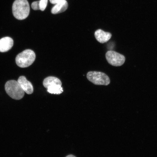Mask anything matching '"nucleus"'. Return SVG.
<instances>
[{"instance_id": "4468645a", "label": "nucleus", "mask_w": 157, "mask_h": 157, "mask_svg": "<svg viewBox=\"0 0 157 157\" xmlns=\"http://www.w3.org/2000/svg\"><path fill=\"white\" fill-rule=\"evenodd\" d=\"M60 1H61V0H50V3L52 4H56V3H58Z\"/></svg>"}, {"instance_id": "39448f33", "label": "nucleus", "mask_w": 157, "mask_h": 157, "mask_svg": "<svg viewBox=\"0 0 157 157\" xmlns=\"http://www.w3.org/2000/svg\"><path fill=\"white\" fill-rule=\"evenodd\" d=\"M105 57L110 64L116 67L123 65L125 60V57L123 55L112 50L108 51Z\"/></svg>"}, {"instance_id": "9b49d317", "label": "nucleus", "mask_w": 157, "mask_h": 157, "mask_svg": "<svg viewBox=\"0 0 157 157\" xmlns=\"http://www.w3.org/2000/svg\"><path fill=\"white\" fill-rule=\"evenodd\" d=\"M47 91L48 93L51 94L59 95L63 92V90L62 87V86L58 85V84H55V85L49 86L47 88Z\"/></svg>"}, {"instance_id": "f8f14e48", "label": "nucleus", "mask_w": 157, "mask_h": 157, "mask_svg": "<svg viewBox=\"0 0 157 157\" xmlns=\"http://www.w3.org/2000/svg\"><path fill=\"white\" fill-rule=\"evenodd\" d=\"M48 0H40L39 1V9L42 11H44L48 5Z\"/></svg>"}, {"instance_id": "f257e3e1", "label": "nucleus", "mask_w": 157, "mask_h": 157, "mask_svg": "<svg viewBox=\"0 0 157 157\" xmlns=\"http://www.w3.org/2000/svg\"><path fill=\"white\" fill-rule=\"evenodd\" d=\"M13 13L15 18L22 20L28 17L30 8L27 0H15L12 7Z\"/></svg>"}, {"instance_id": "423d86ee", "label": "nucleus", "mask_w": 157, "mask_h": 157, "mask_svg": "<svg viewBox=\"0 0 157 157\" xmlns=\"http://www.w3.org/2000/svg\"><path fill=\"white\" fill-rule=\"evenodd\" d=\"M17 82L25 93L29 95L33 93L34 92V88L32 84L27 79L25 76H21L19 77L17 80Z\"/></svg>"}, {"instance_id": "9d476101", "label": "nucleus", "mask_w": 157, "mask_h": 157, "mask_svg": "<svg viewBox=\"0 0 157 157\" xmlns=\"http://www.w3.org/2000/svg\"><path fill=\"white\" fill-rule=\"evenodd\" d=\"M55 84L62 86V83L59 79L54 76H49L45 78L43 82V85L47 89L49 86Z\"/></svg>"}, {"instance_id": "2eb2a0df", "label": "nucleus", "mask_w": 157, "mask_h": 157, "mask_svg": "<svg viewBox=\"0 0 157 157\" xmlns=\"http://www.w3.org/2000/svg\"><path fill=\"white\" fill-rule=\"evenodd\" d=\"M66 157H76L73 155H68L66 156Z\"/></svg>"}, {"instance_id": "20e7f679", "label": "nucleus", "mask_w": 157, "mask_h": 157, "mask_svg": "<svg viewBox=\"0 0 157 157\" xmlns=\"http://www.w3.org/2000/svg\"><path fill=\"white\" fill-rule=\"evenodd\" d=\"M88 80L96 85L108 86L110 83L109 78L102 72L90 71L87 75Z\"/></svg>"}, {"instance_id": "1a4fd4ad", "label": "nucleus", "mask_w": 157, "mask_h": 157, "mask_svg": "<svg viewBox=\"0 0 157 157\" xmlns=\"http://www.w3.org/2000/svg\"><path fill=\"white\" fill-rule=\"evenodd\" d=\"M68 4L66 0H61L55 4L52 9V13L53 14H58L64 12L67 10Z\"/></svg>"}, {"instance_id": "7ed1b4c3", "label": "nucleus", "mask_w": 157, "mask_h": 157, "mask_svg": "<svg viewBox=\"0 0 157 157\" xmlns=\"http://www.w3.org/2000/svg\"><path fill=\"white\" fill-rule=\"evenodd\" d=\"M36 55L34 51L27 49L17 55L16 63L19 67L26 68L30 66L35 61Z\"/></svg>"}, {"instance_id": "f03ea898", "label": "nucleus", "mask_w": 157, "mask_h": 157, "mask_svg": "<svg viewBox=\"0 0 157 157\" xmlns=\"http://www.w3.org/2000/svg\"><path fill=\"white\" fill-rule=\"evenodd\" d=\"M5 89L8 95L13 99L19 100L24 97L25 92L16 80L7 82L5 84Z\"/></svg>"}, {"instance_id": "0eeeda50", "label": "nucleus", "mask_w": 157, "mask_h": 157, "mask_svg": "<svg viewBox=\"0 0 157 157\" xmlns=\"http://www.w3.org/2000/svg\"><path fill=\"white\" fill-rule=\"evenodd\" d=\"M13 44V39L9 37H6L0 39V52H8L12 48Z\"/></svg>"}, {"instance_id": "6e6552de", "label": "nucleus", "mask_w": 157, "mask_h": 157, "mask_svg": "<svg viewBox=\"0 0 157 157\" xmlns=\"http://www.w3.org/2000/svg\"><path fill=\"white\" fill-rule=\"evenodd\" d=\"M95 38L101 44L107 42L111 38L112 34L109 32H106L101 29H98L95 33Z\"/></svg>"}, {"instance_id": "ddd939ff", "label": "nucleus", "mask_w": 157, "mask_h": 157, "mask_svg": "<svg viewBox=\"0 0 157 157\" xmlns=\"http://www.w3.org/2000/svg\"><path fill=\"white\" fill-rule=\"evenodd\" d=\"M31 7L34 10H40L39 6V1L33 2L31 4Z\"/></svg>"}]
</instances>
